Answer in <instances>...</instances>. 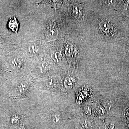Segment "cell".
Segmentation results:
<instances>
[{"label":"cell","mask_w":129,"mask_h":129,"mask_svg":"<svg viewBox=\"0 0 129 129\" xmlns=\"http://www.w3.org/2000/svg\"><path fill=\"white\" fill-rule=\"evenodd\" d=\"M48 35L51 38L56 37L58 34V30L56 27L53 23H51L48 29Z\"/></svg>","instance_id":"cell-4"},{"label":"cell","mask_w":129,"mask_h":129,"mask_svg":"<svg viewBox=\"0 0 129 129\" xmlns=\"http://www.w3.org/2000/svg\"><path fill=\"white\" fill-rule=\"evenodd\" d=\"M18 23L16 21V19L10 20L9 23V28L13 31L17 33V31Z\"/></svg>","instance_id":"cell-5"},{"label":"cell","mask_w":129,"mask_h":129,"mask_svg":"<svg viewBox=\"0 0 129 129\" xmlns=\"http://www.w3.org/2000/svg\"><path fill=\"white\" fill-rule=\"evenodd\" d=\"M10 64L13 68L17 69L22 67V62L21 60L18 57H13L10 61Z\"/></svg>","instance_id":"cell-3"},{"label":"cell","mask_w":129,"mask_h":129,"mask_svg":"<svg viewBox=\"0 0 129 129\" xmlns=\"http://www.w3.org/2000/svg\"><path fill=\"white\" fill-rule=\"evenodd\" d=\"M29 50L31 52V53H36L37 52L38 49L36 46V45L35 44H32L29 46Z\"/></svg>","instance_id":"cell-8"},{"label":"cell","mask_w":129,"mask_h":129,"mask_svg":"<svg viewBox=\"0 0 129 129\" xmlns=\"http://www.w3.org/2000/svg\"><path fill=\"white\" fill-rule=\"evenodd\" d=\"M64 84L65 87L68 89H72L73 86V81L72 79L67 78L64 80Z\"/></svg>","instance_id":"cell-6"},{"label":"cell","mask_w":129,"mask_h":129,"mask_svg":"<svg viewBox=\"0 0 129 129\" xmlns=\"http://www.w3.org/2000/svg\"><path fill=\"white\" fill-rule=\"evenodd\" d=\"M28 83L25 81L21 83L19 87V89L20 92H23L24 91H25L28 89Z\"/></svg>","instance_id":"cell-7"},{"label":"cell","mask_w":129,"mask_h":129,"mask_svg":"<svg viewBox=\"0 0 129 129\" xmlns=\"http://www.w3.org/2000/svg\"><path fill=\"white\" fill-rule=\"evenodd\" d=\"M117 2L116 1H85L89 9L100 11L113 9Z\"/></svg>","instance_id":"cell-2"},{"label":"cell","mask_w":129,"mask_h":129,"mask_svg":"<svg viewBox=\"0 0 129 129\" xmlns=\"http://www.w3.org/2000/svg\"><path fill=\"white\" fill-rule=\"evenodd\" d=\"M53 119L55 122H57L59 120V116L57 114H56L53 116Z\"/></svg>","instance_id":"cell-10"},{"label":"cell","mask_w":129,"mask_h":129,"mask_svg":"<svg viewBox=\"0 0 129 129\" xmlns=\"http://www.w3.org/2000/svg\"><path fill=\"white\" fill-rule=\"evenodd\" d=\"M113 10L88 9L82 30L87 31L98 42H114L119 36V30L113 17Z\"/></svg>","instance_id":"cell-1"},{"label":"cell","mask_w":129,"mask_h":129,"mask_svg":"<svg viewBox=\"0 0 129 129\" xmlns=\"http://www.w3.org/2000/svg\"><path fill=\"white\" fill-rule=\"evenodd\" d=\"M51 56L53 60L56 62H58L59 61L58 56L55 52L53 51L51 52Z\"/></svg>","instance_id":"cell-9"}]
</instances>
